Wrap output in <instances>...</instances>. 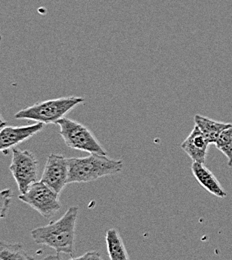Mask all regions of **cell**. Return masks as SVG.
Returning a JSON list of instances; mask_svg holds the SVG:
<instances>
[{
	"instance_id": "30bf717a",
	"label": "cell",
	"mask_w": 232,
	"mask_h": 260,
	"mask_svg": "<svg viewBox=\"0 0 232 260\" xmlns=\"http://www.w3.org/2000/svg\"><path fill=\"white\" fill-rule=\"evenodd\" d=\"M191 171L197 182L206 191L219 198L226 197L227 193L224 191L220 182L210 171V169L204 165V163L193 162Z\"/></svg>"
},
{
	"instance_id": "4fadbf2b",
	"label": "cell",
	"mask_w": 232,
	"mask_h": 260,
	"mask_svg": "<svg viewBox=\"0 0 232 260\" xmlns=\"http://www.w3.org/2000/svg\"><path fill=\"white\" fill-rule=\"evenodd\" d=\"M31 260L34 256H30L24 249L23 244L8 243L0 241V260Z\"/></svg>"
},
{
	"instance_id": "7c38bea8",
	"label": "cell",
	"mask_w": 232,
	"mask_h": 260,
	"mask_svg": "<svg viewBox=\"0 0 232 260\" xmlns=\"http://www.w3.org/2000/svg\"><path fill=\"white\" fill-rule=\"evenodd\" d=\"M194 122L200 131L209 140L210 144L215 143V141L218 138V136L220 135V133L232 124V123H224V122L215 121V120H212L210 118L204 117V116L198 115V114L194 116Z\"/></svg>"
},
{
	"instance_id": "6da1fadb",
	"label": "cell",
	"mask_w": 232,
	"mask_h": 260,
	"mask_svg": "<svg viewBox=\"0 0 232 260\" xmlns=\"http://www.w3.org/2000/svg\"><path fill=\"white\" fill-rule=\"evenodd\" d=\"M79 208L77 206L69 207L67 212L56 221L47 225L34 228L30 232L36 244L46 245L52 248L57 255L47 256L46 258L61 259L60 254H67L72 259L75 253V231L76 220Z\"/></svg>"
},
{
	"instance_id": "277c9868",
	"label": "cell",
	"mask_w": 232,
	"mask_h": 260,
	"mask_svg": "<svg viewBox=\"0 0 232 260\" xmlns=\"http://www.w3.org/2000/svg\"><path fill=\"white\" fill-rule=\"evenodd\" d=\"M56 124L60 127V135L69 148L88 153L107 155L95 135L82 123L73 119L62 117Z\"/></svg>"
},
{
	"instance_id": "5bb4252c",
	"label": "cell",
	"mask_w": 232,
	"mask_h": 260,
	"mask_svg": "<svg viewBox=\"0 0 232 260\" xmlns=\"http://www.w3.org/2000/svg\"><path fill=\"white\" fill-rule=\"evenodd\" d=\"M214 144L227 157L228 165L232 166V124L220 133Z\"/></svg>"
},
{
	"instance_id": "e0dca14e",
	"label": "cell",
	"mask_w": 232,
	"mask_h": 260,
	"mask_svg": "<svg viewBox=\"0 0 232 260\" xmlns=\"http://www.w3.org/2000/svg\"><path fill=\"white\" fill-rule=\"evenodd\" d=\"M6 125H7V121L3 118V116H2L1 113H0V129L3 128V127L6 126Z\"/></svg>"
},
{
	"instance_id": "3957f363",
	"label": "cell",
	"mask_w": 232,
	"mask_h": 260,
	"mask_svg": "<svg viewBox=\"0 0 232 260\" xmlns=\"http://www.w3.org/2000/svg\"><path fill=\"white\" fill-rule=\"evenodd\" d=\"M84 101V98L77 96L49 99L21 109L15 113L14 117L19 120H34L43 124H56L69 111Z\"/></svg>"
},
{
	"instance_id": "8992f818",
	"label": "cell",
	"mask_w": 232,
	"mask_h": 260,
	"mask_svg": "<svg viewBox=\"0 0 232 260\" xmlns=\"http://www.w3.org/2000/svg\"><path fill=\"white\" fill-rule=\"evenodd\" d=\"M9 170L18 186L20 193H25L28 188L38 181V160L29 150L12 148V160Z\"/></svg>"
},
{
	"instance_id": "9a60e30c",
	"label": "cell",
	"mask_w": 232,
	"mask_h": 260,
	"mask_svg": "<svg viewBox=\"0 0 232 260\" xmlns=\"http://www.w3.org/2000/svg\"><path fill=\"white\" fill-rule=\"evenodd\" d=\"M12 197L13 192L9 188L0 191V220L6 217L12 201Z\"/></svg>"
},
{
	"instance_id": "2e32d148",
	"label": "cell",
	"mask_w": 232,
	"mask_h": 260,
	"mask_svg": "<svg viewBox=\"0 0 232 260\" xmlns=\"http://www.w3.org/2000/svg\"><path fill=\"white\" fill-rule=\"evenodd\" d=\"M72 259H102V256L100 255L98 251H88L83 255L80 256H74Z\"/></svg>"
},
{
	"instance_id": "5b68a950",
	"label": "cell",
	"mask_w": 232,
	"mask_h": 260,
	"mask_svg": "<svg viewBox=\"0 0 232 260\" xmlns=\"http://www.w3.org/2000/svg\"><path fill=\"white\" fill-rule=\"evenodd\" d=\"M18 199L32 207L46 219L52 218L61 209L59 193L42 181L34 182L25 193H20Z\"/></svg>"
},
{
	"instance_id": "8fae6325",
	"label": "cell",
	"mask_w": 232,
	"mask_h": 260,
	"mask_svg": "<svg viewBox=\"0 0 232 260\" xmlns=\"http://www.w3.org/2000/svg\"><path fill=\"white\" fill-rule=\"evenodd\" d=\"M105 240L107 245V251L111 260H128L130 257L124 246L123 240L118 231L114 228H110L106 231Z\"/></svg>"
},
{
	"instance_id": "ba28073f",
	"label": "cell",
	"mask_w": 232,
	"mask_h": 260,
	"mask_svg": "<svg viewBox=\"0 0 232 260\" xmlns=\"http://www.w3.org/2000/svg\"><path fill=\"white\" fill-rule=\"evenodd\" d=\"M45 124L36 122L26 126H4L0 129V152L6 151L26 141L43 129Z\"/></svg>"
},
{
	"instance_id": "7a4b0ae2",
	"label": "cell",
	"mask_w": 232,
	"mask_h": 260,
	"mask_svg": "<svg viewBox=\"0 0 232 260\" xmlns=\"http://www.w3.org/2000/svg\"><path fill=\"white\" fill-rule=\"evenodd\" d=\"M68 184L87 183L100 178L119 173L123 168V161L111 159L107 155L89 153L80 158H67Z\"/></svg>"
},
{
	"instance_id": "9c48e42d",
	"label": "cell",
	"mask_w": 232,
	"mask_h": 260,
	"mask_svg": "<svg viewBox=\"0 0 232 260\" xmlns=\"http://www.w3.org/2000/svg\"><path fill=\"white\" fill-rule=\"evenodd\" d=\"M209 144V140L195 125L188 137L181 143V148L193 162L205 163Z\"/></svg>"
},
{
	"instance_id": "52a82bcc",
	"label": "cell",
	"mask_w": 232,
	"mask_h": 260,
	"mask_svg": "<svg viewBox=\"0 0 232 260\" xmlns=\"http://www.w3.org/2000/svg\"><path fill=\"white\" fill-rule=\"evenodd\" d=\"M68 172L67 157L62 154L51 153L47 156L40 181L60 194L68 184Z\"/></svg>"
}]
</instances>
